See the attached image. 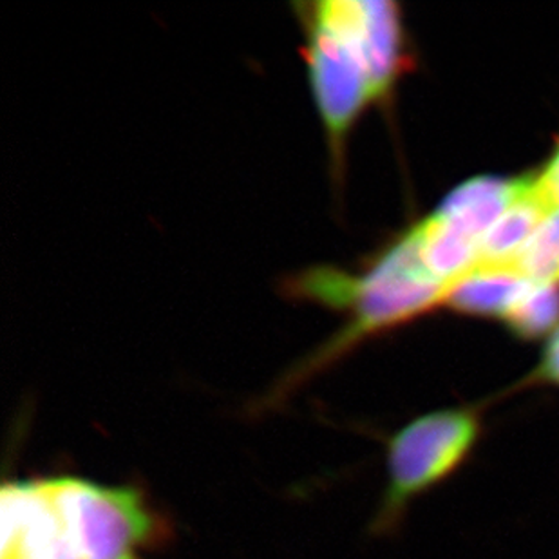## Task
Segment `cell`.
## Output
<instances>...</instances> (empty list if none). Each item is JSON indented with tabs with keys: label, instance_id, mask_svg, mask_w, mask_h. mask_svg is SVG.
Instances as JSON below:
<instances>
[{
	"label": "cell",
	"instance_id": "6da1fadb",
	"mask_svg": "<svg viewBox=\"0 0 559 559\" xmlns=\"http://www.w3.org/2000/svg\"><path fill=\"white\" fill-rule=\"evenodd\" d=\"M0 516V559H153L175 534L140 487L80 476L5 481Z\"/></svg>",
	"mask_w": 559,
	"mask_h": 559
},
{
	"label": "cell",
	"instance_id": "7a4b0ae2",
	"mask_svg": "<svg viewBox=\"0 0 559 559\" xmlns=\"http://www.w3.org/2000/svg\"><path fill=\"white\" fill-rule=\"evenodd\" d=\"M292 10L330 173L341 190L355 126L368 107L390 98L406 68L401 10L385 0H313L294 2Z\"/></svg>",
	"mask_w": 559,
	"mask_h": 559
},
{
	"label": "cell",
	"instance_id": "3957f363",
	"mask_svg": "<svg viewBox=\"0 0 559 559\" xmlns=\"http://www.w3.org/2000/svg\"><path fill=\"white\" fill-rule=\"evenodd\" d=\"M484 437L475 407H445L413 418L385 448V486L371 518L373 536H393L413 503L464 467Z\"/></svg>",
	"mask_w": 559,
	"mask_h": 559
},
{
	"label": "cell",
	"instance_id": "277c9868",
	"mask_svg": "<svg viewBox=\"0 0 559 559\" xmlns=\"http://www.w3.org/2000/svg\"><path fill=\"white\" fill-rule=\"evenodd\" d=\"M406 234L424 270L449 290L478 269L480 241L451 227L435 212Z\"/></svg>",
	"mask_w": 559,
	"mask_h": 559
},
{
	"label": "cell",
	"instance_id": "5b68a950",
	"mask_svg": "<svg viewBox=\"0 0 559 559\" xmlns=\"http://www.w3.org/2000/svg\"><path fill=\"white\" fill-rule=\"evenodd\" d=\"M523 180H500V178H476L459 187L438 206L437 216L451 227L480 241L489 228L500 219L501 214L512 205L520 192L527 186Z\"/></svg>",
	"mask_w": 559,
	"mask_h": 559
},
{
	"label": "cell",
	"instance_id": "8992f818",
	"mask_svg": "<svg viewBox=\"0 0 559 559\" xmlns=\"http://www.w3.org/2000/svg\"><path fill=\"white\" fill-rule=\"evenodd\" d=\"M550 211L552 206L539 194L534 178H528L525 189L481 239L478 269H511Z\"/></svg>",
	"mask_w": 559,
	"mask_h": 559
},
{
	"label": "cell",
	"instance_id": "52a82bcc",
	"mask_svg": "<svg viewBox=\"0 0 559 559\" xmlns=\"http://www.w3.org/2000/svg\"><path fill=\"white\" fill-rule=\"evenodd\" d=\"M531 285V281L511 269H476L449 290L445 305L473 316L506 319Z\"/></svg>",
	"mask_w": 559,
	"mask_h": 559
},
{
	"label": "cell",
	"instance_id": "ba28073f",
	"mask_svg": "<svg viewBox=\"0 0 559 559\" xmlns=\"http://www.w3.org/2000/svg\"><path fill=\"white\" fill-rule=\"evenodd\" d=\"M511 269L533 285H559V206L539 223Z\"/></svg>",
	"mask_w": 559,
	"mask_h": 559
},
{
	"label": "cell",
	"instance_id": "9c48e42d",
	"mask_svg": "<svg viewBox=\"0 0 559 559\" xmlns=\"http://www.w3.org/2000/svg\"><path fill=\"white\" fill-rule=\"evenodd\" d=\"M559 319V285H531L506 321L520 337L534 338L549 332Z\"/></svg>",
	"mask_w": 559,
	"mask_h": 559
},
{
	"label": "cell",
	"instance_id": "30bf717a",
	"mask_svg": "<svg viewBox=\"0 0 559 559\" xmlns=\"http://www.w3.org/2000/svg\"><path fill=\"white\" fill-rule=\"evenodd\" d=\"M539 194L552 209L559 206V148L542 176L534 178Z\"/></svg>",
	"mask_w": 559,
	"mask_h": 559
},
{
	"label": "cell",
	"instance_id": "8fae6325",
	"mask_svg": "<svg viewBox=\"0 0 559 559\" xmlns=\"http://www.w3.org/2000/svg\"><path fill=\"white\" fill-rule=\"evenodd\" d=\"M538 379L545 380L549 384L559 385V330L545 352L538 370Z\"/></svg>",
	"mask_w": 559,
	"mask_h": 559
}]
</instances>
